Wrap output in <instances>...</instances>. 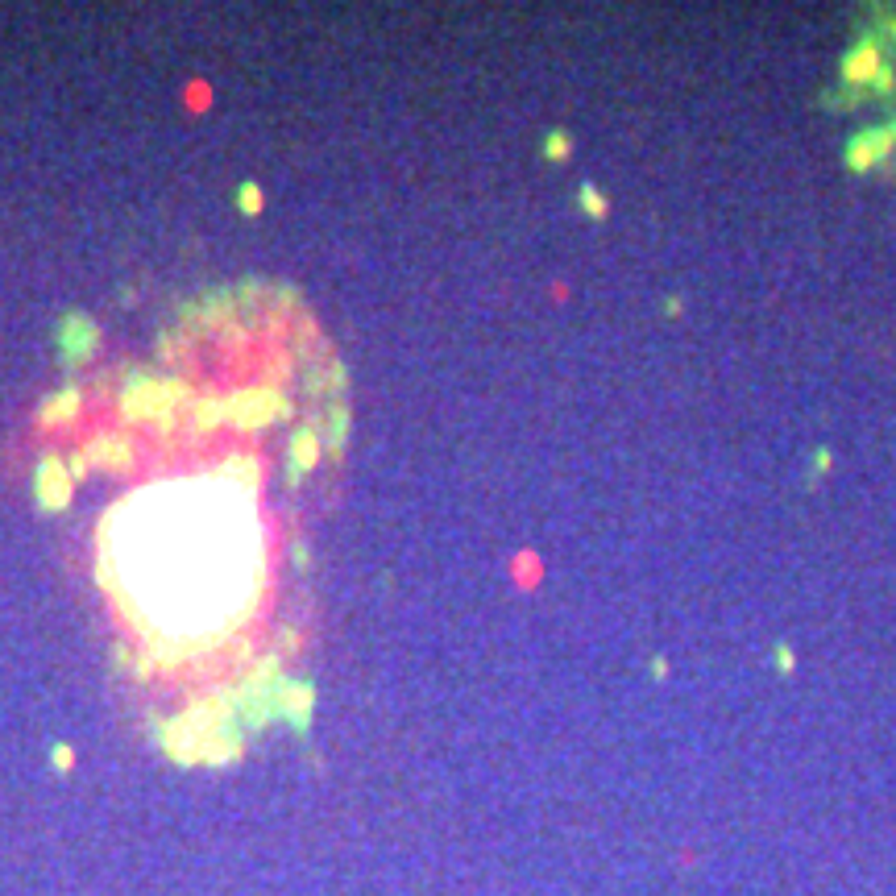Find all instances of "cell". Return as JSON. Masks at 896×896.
Listing matches in <instances>:
<instances>
[{
	"instance_id": "cell-2",
	"label": "cell",
	"mask_w": 896,
	"mask_h": 896,
	"mask_svg": "<svg viewBox=\"0 0 896 896\" xmlns=\"http://www.w3.org/2000/svg\"><path fill=\"white\" fill-rule=\"evenodd\" d=\"M581 200H585V208H590L594 216H602V212H606V200H602V195H594L590 187H585V191H581Z\"/></svg>"
},
{
	"instance_id": "cell-3",
	"label": "cell",
	"mask_w": 896,
	"mask_h": 896,
	"mask_svg": "<svg viewBox=\"0 0 896 896\" xmlns=\"http://www.w3.org/2000/svg\"><path fill=\"white\" fill-rule=\"evenodd\" d=\"M548 146H552V150H548V158H565V154H569V137H552Z\"/></svg>"
},
{
	"instance_id": "cell-1",
	"label": "cell",
	"mask_w": 896,
	"mask_h": 896,
	"mask_svg": "<svg viewBox=\"0 0 896 896\" xmlns=\"http://www.w3.org/2000/svg\"><path fill=\"white\" fill-rule=\"evenodd\" d=\"M843 71H847V79H867L876 71V46L867 42V46H855V54L843 63Z\"/></svg>"
}]
</instances>
